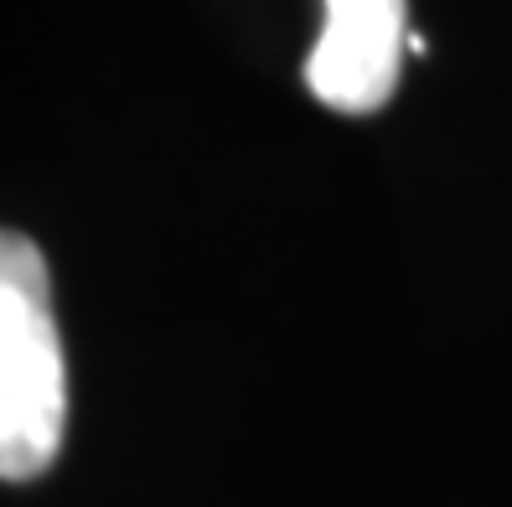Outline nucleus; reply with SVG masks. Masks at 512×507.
I'll use <instances>...</instances> for the list:
<instances>
[{
    "label": "nucleus",
    "instance_id": "1",
    "mask_svg": "<svg viewBox=\"0 0 512 507\" xmlns=\"http://www.w3.org/2000/svg\"><path fill=\"white\" fill-rule=\"evenodd\" d=\"M68 430V363L52 316L47 259L0 228V482L42 476Z\"/></svg>",
    "mask_w": 512,
    "mask_h": 507
},
{
    "label": "nucleus",
    "instance_id": "2",
    "mask_svg": "<svg viewBox=\"0 0 512 507\" xmlns=\"http://www.w3.org/2000/svg\"><path fill=\"white\" fill-rule=\"evenodd\" d=\"M404 0H321V37L306 57L311 94L337 114H373L394 99L409 52Z\"/></svg>",
    "mask_w": 512,
    "mask_h": 507
}]
</instances>
